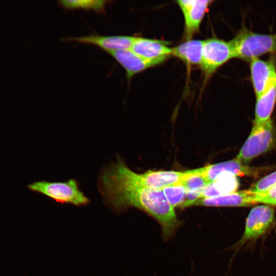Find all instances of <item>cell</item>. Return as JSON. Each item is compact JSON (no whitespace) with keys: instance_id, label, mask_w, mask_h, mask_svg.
<instances>
[{"instance_id":"cell-9","label":"cell","mask_w":276,"mask_h":276,"mask_svg":"<svg viewBox=\"0 0 276 276\" xmlns=\"http://www.w3.org/2000/svg\"><path fill=\"white\" fill-rule=\"evenodd\" d=\"M252 82L258 99L276 83V68L273 59L264 61L258 57L250 61Z\"/></svg>"},{"instance_id":"cell-7","label":"cell","mask_w":276,"mask_h":276,"mask_svg":"<svg viewBox=\"0 0 276 276\" xmlns=\"http://www.w3.org/2000/svg\"><path fill=\"white\" fill-rule=\"evenodd\" d=\"M258 193L250 190L234 192L212 198L198 199L183 205L181 208L192 206H246L257 203Z\"/></svg>"},{"instance_id":"cell-10","label":"cell","mask_w":276,"mask_h":276,"mask_svg":"<svg viewBox=\"0 0 276 276\" xmlns=\"http://www.w3.org/2000/svg\"><path fill=\"white\" fill-rule=\"evenodd\" d=\"M130 50L144 59L157 65L172 54V49L167 46L165 42L142 37H135Z\"/></svg>"},{"instance_id":"cell-4","label":"cell","mask_w":276,"mask_h":276,"mask_svg":"<svg viewBox=\"0 0 276 276\" xmlns=\"http://www.w3.org/2000/svg\"><path fill=\"white\" fill-rule=\"evenodd\" d=\"M275 143V129L271 119L264 123L254 122L250 133L236 158L246 164L257 156L271 149Z\"/></svg>"},{"instance_id":"cell-2","label":"cell","mask_w":276,"mask_h":276,"mask_svg":"<svg viewBox=\"0 0 276 276\" xmlns=\"http://www.w3.org/2000/svg\"><path fill=\"white\" fill-rule=\"evenodd\" d=\"M228 42L233 58L246 61L276 51V34H258L245 28Z\"/></svg>"},{"instance_id":"cell-18","label":"cell","mask_w":276,"mask_h":276,"mask_svg":"<svg viewBox=\"0 0 276 276\" xmlns=\"http://www.w3.org/2000/svg\"><path fill=\"white\" fill-rule=\"evenodd\" d=\"M109 2L103 0H67L60 1L59 4L67 10H93L97 13H104L106 6Z\"/></svg>"},{"instance_id":"cell-22","label":"cell","mask_w":276,"mask_h":276,"mask_svg":"<svg viewBox=\"0 0 276 276\" xmlns=\"http://www.w3.org/2000/svg\"><path fill=\"white\" fill-rule=\"evenodd\" d=\"M258 202L276 205V184L266 191L258 193Z\"/></svg>"},{"instance_id":"cell-5","label":"cell","mask_w":276,"mask_h":276,"mask_svg":"<svg viewBox=\"0 0 276 276\" xmlns=\"http://www.w3.org/2000/svg\"><path fill=\"white\" fill-rule=\"evenodd\" d=\"M274 221V210L267 205H260L249 212L245 223L242 236L233 245L237 250L244 244L263 236Z\"/></svg>"},{"instance_id":"cell-17","label":"cell","mask_w":276,"mask_h":276,"mask_svg":"<svg viewBox=\"0 0 276 276\" xmlns=\"http://www.w3.org/2000/svg\"><path fill=\"white\" fill-rule=\"evenodd\" d=\"M276 102V83L257 99L254 122L264 123L270 119Z\"/></svg>"},{"instance_id":"cell-11","label":"cell","mask_w":276,"mask_h":276,"mask_svg":"<svg viewBox=\"0 0 276 276\" xmlns=\"http://www.w3.org/2000/svg\"><path fill=\"white\" fill-rule=\"evenodd\" d=\"M135 37L125 35H100L90 34L84 36L63 39L64 41L96 45L106 53L120 50L130 49Z\"/></svg>"},{"instance_id":"cell-1","label":"cell","mask_w":276,"mask_h":276,"mask_svg":"<svg viewBox=\"0 0 276 276\" xmlns=\"http://www.w3.org/2000/svg\"><path fill=\"white\" fill-rule=\"evenodd\" d=\"M130 170L120 158L101 169L98 187L105 204L116 213L131 207L145 212L159 223L163 238L169 239L182 224L174 208L162 189L139 184L130 176Z\"/></svg>"},{"instance_id":"cell-13","label":"cell","mask_w":276,"mask_h":276,"mask_svg":"<svg viewBox=\"0 0 276 276\" xmlns=\"http://www.w3.org/2000/svg\"><path fill=\"white\" fill-rule=\"evenodd\" d=\"M185 175V171H152L143 173L134 172L133 177L140 185L154 189L163 188L179 183Z\"/></svg>"},{"instance_id":"cell-3","label":"cell","mask_w":276,"mask_h":276,"mask_svg":"<svg viewBox=\"0 0 276 276\" xmlns=\"http://www.w3.org/2000/svg\"><path fill=\"white\" fill-rule=\"evenodd\" d=\"M28 188L32 192L45 195L61 204L79 206L90 202L79 189V182L74 178L63 182L37 181L29 184Z\"/></svg>"},{"instance_id":"cell-23","label":"cell","mask_w":276,"mask_h":276,"mask_svg":"<svg viewBox=\"0 0 276 276\" xmlns=\"http://www.w3.org/2000/svg\"><path fill=\"white\" fill-rule=\"evenodd\" d=\"M275 222H276V221H275Z\"/></svg>"},{"instance_id":"cell-8","label":"cell","mask_w":276,"mask_h":276,"mask_svg":"<svg viewBox=\"0 0 276 276\" xmlns=\"http://www.w3.org/2000/svg\"><path fill=\"white\" fill-rule=\"evenodd\" d=\"M195 170L210 183L215 181L225 174H232L236 176H255L259 171L256 168L242 164L236 158L226 162L208 165L195 169Z\"/></svg>"},{"instance_id":"cell-19","label":"cell","mask_w":276,"mask_h":276,"mask_svg":"<svg viewBox=\"0 0 276 276\" xmlns=\"http://www.w3.org/2000/svg\"><path fill=\"white\" fill-rule=\"evenodd\" d=\"M187 191L200 192L210 183L203 176L197 173L195 169L185 171V175L179 183Z\"/></svg>"},{"instance_id":"cell-15","label":"cell","mask_w":276,"mask_h":276,"mask_svg":"<svg viewBox=\"0 0 276 276\" xmlns=\"http://www.w3.org/2000/svg\"><path fill=\"white\" fill-rule=\"evenodd\" d=\"M239 187L237 176L225 174L202 190L199 198H212L236 192Z\"/></svg>"},{"instance_id":"cell-16","label":"cell","mask_w":276,"mask_h":276,"mask_svg":"<svg viewBox=\"0 0 276 276\" xmlns=\"http://www.w3.org/2000/svg\"><path fill=\"white\" fill-rule=\"evenodd\" d=\"M204 40H189L172 48V54L189 65H201Z\"/></svg>"},{"instance_id":"cell-20","label":"cell","mask_w":276,"mask_h":276,"mask_svg":"<svg viewBox=\"0 0 276 276\" xmlns=\"http://www.w3.org/2000/svg\"><path fill=\"white\" fill-rule=\"evenodd\" d=\"M167 200L173 208L179 207L185 202L187 190L181 184L166 187L163 189Z\"/></svg>"},{"instance_id":"cell-12","label":"cell","mask_w":276,"mask_h":276,"mask_svg":"<svg viewBox=\"0 0 276 276\" xmlns=\"http://www.w3.org/2000/svg\"><path fill=\"white\" fill-rule=\"evenodd\" d=\"M209 0H181L177 3L183 14L185 34L188 39H191L196 33L209 6L212 2Z\"/></svg>"},{"instance_id":"cell-14","label":"cell","mask_w":276,"mask_h":276,"mask_svg":"<svg viewBox=\"0 0 276 276\" xmlns=\"http://www.w3.org/2000/svg\"><path fill=\"white\" fill-rule=\"evenodd\" d=\"M107 53L124 68L128 80L141 72L157 65L141 57L130 49L117 50Z\"/></svg>"},{"instance_id":"cell-21","label":"cell","mask_w":276,"mask_h":276,"mask_svg":"<svg viewBox=\"0 0 276 276\" xmlns=\"http://www.w3.org/2000/svg\"><path fill=\"white\" fill-rule=\"evenodd\" d=\"M276 184V171L263 177L255 183L249 189L256 193H263Z\"/></svg>"},{"instance_id":"cell-6","label":"cell","mask_w":276,"mask_h":276,"mask_svg":"<svg viewBox=\"0 0 276 276\" xmlns=\"http://www.w3.org/2000/svg\"><path fill=\"white\" fill-rule=\"evenodd\" d=\"M232 58V52L228 42L215 38L204 40L200 66L207 75L212 74Z\"/></svg>"}]
</instances>
